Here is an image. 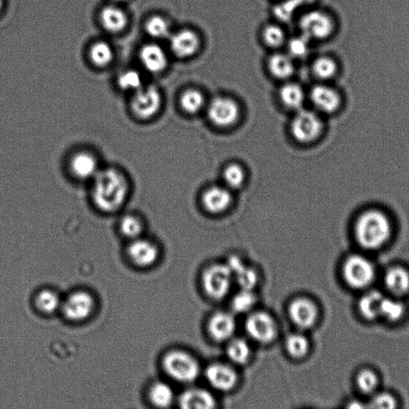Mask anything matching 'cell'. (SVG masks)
Instances as JSON below:
<instances>
[{"label": "cell", "instance_id": "6da1fadb", "mask_svg": "<svg viewBox=\"0 0 409 409\" xmlns=\"http://www.w3.org/2000/svg\"><path fill=\"white\" fill-rule=\"evenodd\" d=\"M90 183V199L99 211L111 214L120 211L131 195L130 179L117 166L102 168Z\"/></svg>", "mask_w": 409, "mask_h": 409}, {"label": "cell", "instance_id": "7a4b0ae2", "mask_svg": "<svg viewBox=\"0 0 409 409\" xmlns=\"http://www.w3.org/2000/svg\"><path fill=\"white\" fill-rule=\"evenodd\" d=\"M392 222L385 211L379 208L364 209L354 224L355 239L359 246L369 250L380 249L392 235Z\"/></svg>", "mask_w": 409, "mask_h": 409}, {"label": "cell", "instance_id": "3957f363", "mask_svg": "<svg viewBox=\"0 0 409 409\" xmlns=\"http://www.w3.org/2000/svg\"><path fill=\"white\" fill-rule=\"evenodd\" d=\"M344 281L353 289H363L373 284L376 268L369 258L360 255L348 256L343 264Z\"/></svg>", "mask_w": 409, "mask_h": 409}, {"label": "cell", "instance_id": "277c9868", "mask_svg": "<svg viewBox=\"0 0 409 409\" xmlns=\"http://www.w3.org/2000/svg\"><path fill=\"white\" fill-rule=\"evenodd\" d=\"M163 369L172 379L190 383L198 378L200 367L195 358L181 351H173L165 355Z\"/></svg>", "mask_w": 409, "mask_h": 409}, {"label": "cell", "instance_id": "5b68a950", "mask_svg": "<svg viewBox=\"0 0 409 409\" xmlns=\"http://www.w3.org/2000/svg\"><path fill=\"white\" fill-rule=\"evenodd\" d=\"M161 102L163 98L158 88L153 85H144L131 95L130 110L136 120L146 122L158 114Z\"/></svg>", "mask_w": 409, "mask_h": 409}, {"label": "cell", "instance_id": "8992f818", "mask_svg": "<svg viewBox=\"0 0 409 409\" xmlns=\"http://www.w3.org/2000/svg\"><path fill=\"white\" fill-rule=\"evenodd\" d=\"M70 175L79 182H90L102 166L99 156L93 150L80 149L70 155L67 161Z\"/></svg>", "mask_w": 409, "mask_h": 409}, {"label": "cell", "instance_id": "52a82bcc", "mask_svg": "<svg viewBox=\"0 0 409 409\" xmlns=\"http://www.w3.org/2000/svg\"><path fill=\"white\" fill-rule=\"evenodd\" d=\"M324 129L321 118L314 111L300 110L291 123L293 136L300 143H308L319 138Z\"/></svg>", "mask_w": 409, "mask_h": 409}, {"label": "cell", "instance_id": "ba28073f", "mask_svg": "<svg viewBox=\"0 0 409 409\" xmlns=\"http://www.w3.org/2000/svg\"><path fill=\"white\" fill-rule=\"evenodd\" d=\"M233 281L227 264L214 265L204 272L202 284L205 291L214 299L223 298L229 293Z\"/></svg>", "mask_w": 409, "mask_h": 409}, {"label": "cell", "instance_id": "9c48e42d", "mask_svg": "<svg viewBox=\"0 0 409 409\" xmlns=\"http://www.w3.org/2000/svg\"><path fill=\"white\" fill-rule=\"evenodd\" d=\"M298 26L300 34L310 40H325L333 30L330 16L319 10H312L301 15Z\"/></svg>", "mask_w": 409, "mask_h": 409}, {"label": "cell", "instance_id": "30bf717a", "mask_svg": "<svg viewBox=\"0 0 409 409\" xmlns=\"http://www.w3.org/2000/svg\"><path fill=\"white\" fill-rule=\"evenodd\" d=\"M95 304L93 295L81 290L70 294L62 303L61 310L67 319L82 321L93 314Z\"/></svg>", "mask_w": 409, "mask_h": 409}, {"label": "cell", "instance_id": "8fae6325", "mask_svg": "<svg viewBox=\"0 0 409 409\" xmlns=\"http://www.w3.org/2000/svg\"><path fill=\"white\" fill-rule=\"evenodd\" d=\"M168 39L171 52L179 58L195 56L201 49V37L191 29H182L173 32Z\"/></svg>", "mask_w": 409, "mask_h": 409}, {"label": "cell", "instance_id": "7c38bea8", "mask_svg": "<svg viewBox=\"0 0 409 409\" xmlns=\"http://www.w3.org/2000/svg\"><path fill=\"white\" fill-rule=\"evenodd\" d=\"M246 330L249 336L257 342H271L277 335V326L273 317L265 312H256L247 319Z\"/></svg>", "mask_w": 409, "mask_h": 409}, {"label": "cell", "instance_id": "4fadbf2b", "mask_svg": "<svg viewBox=\"0 0 409 409\" xmlns=\"http://www.w3.org/2000/svg\"><path fill=\"white\" fill-rule=\"evenodd\" d=\"M207 114L214 125L227 127L238 120L240 110L238 104L232 99L216 97L209 104Z\"/></svg>", "mask_w": 409, "mask_h": 409}, {"label": "cell", "instance_id": "5bb4252c", "mask_svg": "<svg viewBox=\"0 0 409 409\" xmlns=\"http://www.w3.org/2000/svg\"><path fill=\"white\" fill-rule=\"evenodd\" d=\"M289 314L294 324L300 329H310L319 319V310L311 300L305 298L295 299L289 306Z\"/></svg>", "mask_w": 409, "mask_h": 409}, {"label": "cell", "instance_id": "9a60e30c", "mask_svg": "<svg viewBox=\"0 0 409 409\" xmlns=\"http://www.w3.org/2000/svg\"><path fill=\"white\" fill-rule=\"evenodd\" d=\"M310 98L316 109L325 114H333L340 109L342 104L340 93L326 84L314 86L310 90Z\"/></svg>", "mask_w": 409, "mask_h": 409}, {"label": "cell", "instance_id": "2e32d148", "mask_svg": "<svg viewBox=\"0 0 409 409\" xmlns=\"http://www.w3.org/2000/svg\"><path fill=\"white\" fill-rule=\"evenodd\" d=\"M127 255L134 265L147 268L157 261L159 250L154 242L140 236L131 241L127 248Z\"/></svg>", "mask_w": 409, "mask_h": 409}, {"label": "cell", "instance_id": "e0dca14e", "mask_svg": "<svg viewBox=\"0 0 409 409\" xmlns=\"http://www.w3.org/2000/svg\"><path fill=\"white\" fill-rule=\"evenodd\" d=\"M206 378L215 390L223 392L232 390L238 381L234 369L222 363L209 365L206 370Z\"/></svg>", "mask_w": 409, "mask_h": 409}, {"label": "cell", "instance_id": "ac0fdd59", "mask_svg": "<svg viewBox=\"0 0 409 409\" xmlns=\"http://www.w3.org/2000/svg\"><path fill=\"white\" fill-rule=\"evenodd\" d=\"M142 65L150 73L159 74L168 65V57L163 48L156 44L144 45L139 52Z\"/></svg>", "mask_w": 409, "mask_h": 409}, {"label": "cell", "instance_id": "d6986e66", "mask_svg": "<svg viewBox=\"0 0 409 409\" xmlns=\"http://www.w3.org/2000/svg\"><path fill=\"white\" fill-rule=\"evenodd\" d=\"M384 283L392 296L401 298L409 292V272L401 266H392L387 270Z\"/></svg>", "mask_w": 409, "mask_h": 409}, {"label": "cell", "instance_id": "ffe728a7", "mask_svg": "<svg viewBox=\"0 0 409 409\" xmlns=\"http://www.w3.org/2000/svg\"><path fill=\"white\" fill-rule=\"evenodd\" d=\"M232 202V195L227 188L212 186L203 193L202 203L209 212L222 213L227 209Z\"/></svg>", "mask_w": 409, "mask_h": 409}, {"label": "cell", "instance_id": "44dd1931", "mask_svg": "<svg viewBox=\"0 0 409 409\" xmlns=\"http://www.w3.org/2000/svg\"><path fill=\"white\" fill-rule=\"evenodd\" d=\"M236 329L234 316L225 312L215 314L209 321V335L215 341L224 342L233 336Z\"/></svg>", "mask_w": 409, "mask_h": 409}, {"label": "cell", "instance_id": "7402d4cb", "mask_svg": "<svg viewBox=\"0 0 409 409\" xmlns=\"http://www.w3.org/2000/svg\"><path fill=\"white\" fill-rule=\"evenodd\" d=\"M227 265L241 289L252 290L255 287L258 277L254 268L246 266L238 257H230Z\"/></svg>", "mask_w": 409, "mask_h": 409}, {"label": "cell", "instance_id": "603a6c76", "mask_svg": "<svg viewBox=\"0 0 409 409\" xmlns=\"http://www.w3.org/2000/svg\"><path fill=\"white\" fill-rule=\"evenodd\" d=\"M179 402L181 408L186 409H209L216 406V401L211 392L198 387L183 392Z\"/></svg>", "mask_w": 409, "mask_h": 409}, {"label": "cell", "instance_id": "cb8c5ba5", "mask_svg": "<svg viewBox=\"0 0 409 409\" xmlns=\"http://www.w3.org/2000/svg\"><path fill=\"white\" fill-rule=\"evenodd\" d=\"M100 21L107 31L118 33L126 29L128 18L125 10L111 5L101 10Z\"/></svg>", "mask_w": 409, "mask_h": 409}, {"label": "cell", "instance_id": "d4e9b609", "mask_svg": "<svg viewBox=\"0 0 409 409\" xmlns=\"http://www.w3.org/2000/svg\"><path fill=\"white\" fill-rule=\"evenodd\" d=\"M267 65L273 77L279 79L291 77L295 71L294 58L287 52L273 54L268 59Z\"/></svg>", "mask_w": 409, "mask_h": 409}, {"label": "cell", "instance_id": "484cf974", "mask_svg": "<svg viewBox=\"0 0 409 409\" xmlns=\"http://www.w3.org/2000/svg\"><path fill=\"white\" fill-rule=\"evenodd\" d=\"M384 297L376 290H371L360 298L358 310L364 319L374 321L380 319V306Z\"/></svg>", "mask_w": 409, "mask_h": 409}, {"label": "cell", "instance_id": "4316f807", "mask_svg": "<svg viewBox=\"0 0 409 409\" xmlns=\"http://www.w3.org/2000/svg\"><path fill=\"white\" fill-rule=\"evenodd\" d=\"M406 305L400 300V298L384 297L382 300L380 317L384 320L394 323L401 320L406 314Z\"/></svg>", "mask_w": 409, "mask_h": 409}, {"label": "cell", "instance_id": "83f0119b", "mask_svg": "<svg viewBox=\"0 0 409 409\" xmlns=\"http://www.w3.org/2000/svg\"><path fill=\"white\" fill-rule=\"evenodd\" d=\"M89 58L94 66L104 68L109 67L114 59V51L109 42L99 41L90 47Z\"/></svg>", "mask_w": 409, "mask_h": 409}, {"label": "cell", "instance_id": "f1b7e54d", "mask_svg": "<svg viewBox=\"0 0 409 409\" xmlns=\"http://www.w3.org/2000/svg\"><path fill=\"white\" fill-rule=\"evenodd\" d=\"M121 234L127 239L134 240L142 236L144 223L138 214L129 213L123 215L118 223Z\"/></svg>", "mask_w": 409, "mask_h": 409}, {"label": "cell", "instance_id": "f546056e", "mask_svg": "<svg viewBox=\"0 0 409 409\" xmlns=\"http://www.w3.org/2000/svg\"><path fill=\"white\" fill-rule=\"evenodd\" d=\"M280 99L290 109H300L305 101L303 88L297 83H287L280 90Z\"/></svg>", "mask_w": 409, "mask_h": 409}, {"label": "cell", "instance_id": "4dcf8cb0", "mask_svg": "<svg viewBox=\"0 0 409 409\" xmlns=\"http://www.w3.org/2000/svg\"><path fill=\"white\" fill-rule=\"evenodd\" d=\"M149 396L153 405L159 408H168L170 406L175 399L174 391L172 387L165 382H156L150 387Z\"/></svg>", "mask_w": 409, "mask_h": 409}, {"label": "cell", "instance_id": "1f68e13d", "mask_svg": "<svg viewBox=\"0 0 409 409\" xmlns=\"http://www.w3.org/2000/svg\"><path fill=\"white\" fill-rule=\"evenodd\" d=\"M262 39L268 47L278 49L287 44V34L281 26L270 24L264 26L262 31Z\"/></svg>", "mask_w": 409, "mask_h": 409}, {"label": "cell", "instance_id": "d6a6232c", "mask_svg": "<svg viewBox=\"0 0 409 409\" xmlns=\"http://www.w3.org/2000/svg\"><path fill=\"white\" fill-rule=\"evenodd\" d=\"M117 84L118 88L131 95L145 85L141 74L134 69L126 70L118 75Z\"/></svg>", "mask_w": 409, "mask_h": 409}, {"label": "cell", "instance_id": "836d02e7", "mask_svg": "<svg viewBox=\"0 0 409 409\" xmlns=\"http://www.w3.org/2000/svg\"><path fill=\"white\" fill-rule=\"evenodd\" d=\"M62 303L58 294L50 289L42 290L35 299L37 308L46 314H51L61 309Z\"/></svg>", "mask_w": 409, "mask_h": 409}, {"label": "cell", "instance_id": "e575fe53", "mask_svg": "<svg viewBox=\"0 0 409 409\" xmlns=\"http://www.w3.org/2000/svg\"><path fill=\"white\" fill-rule=\"evenodd\" d=\"M145 29L150 37L157 40L166 39L172 33L169 21L161 15H153L149 18Z\"/></svg>", "mask_w": 409, "mask_h": 409}, {"label": "cell", "instance_id": "d590c367", "mask_svg": "<svg viewBox=\"0 0 409 409\" xmlns=\"http://www.w3.org/2000/svg\"><path fill=\"white\" fill-rule=\"evenodd\" d=\"M356 385L362 394L372 396L378 389V376L372 369L360 370L356 376Z\"/></svg>", "mask_w": 409, "mask_h": 409}, {"label": "cell", "instance_id": "8d00e7d4", "mask_svg": "<svg viewBox=\"0 0 409 409\" xmlns=\"http://www.w3.org/2000/svg\"><path fill=\"white\" fill-rule=\"evenodd\" d=\"M304 6L301 0H281L273 8L274 17L281 22H289L291 20L298 10Z\"/></svg>", "mask_w": 409, "mask_h": 409}, {"label": "cell", "instance_id": "74e56055", "mask_svg": "<svg viewBox=\"0 0 409 409\" xmlns=\"http://www.w3.org/2000/svg\"><path fill=\"white\" fill-rule=\"evenodd\" d=\"M250 347L244 339L234 338L227 346V355L234 363L242 364L247 362L250 356Z\"/></svg>", "mask_w": 409, "mask_h": 409}, {"label": "cell", "instance_id": "f35d334b", "mask_svg": "<svg viewBox=\"0 0 409 409\" xmlns=\"http://www.w3.org/2000/svg\"><path fill=\"white\" fill-rule=\"evenodd\" d=\"M285 348L290 356L297 359L303 358L308 353L310 342L308 339L300 333H293L287 338Z\"/></svg>", "mask_w": 409, "mask_h": 409}, {"label": "cell", "instance_id": "ab89813d", "mask_svg": "<svg viewBox=\"0 0 409 409\" xmlns=\"http://www.w3.org/2000/svg\"><path fill=\"white\" fill-rule=\"evenodd\" d=\"M312 70L316 78L329 80L335 77L337 72V66L331 58L321 56L315 59Z\"/></svg>", "mask_w": 409, "mask_h": 409}, {"label": "cell", "instance_id": "60d3db41", "mask_svg": "<svg viewBox=\"0 0 409 409\" xmlns=\"http://www.w3.org/2000/svg\"><path fill=\"white\" fill-rule=\"evenodd\" d=\"M180 104L182 109L186 112L189 114H195L203 106V95L195 89L187 90L181 96Z\"/></svg>", "mask_w": 409, "mask_h": 409}, {"label": "cell", "instance_id": "b9f144b4", "mask_svg": "<svg viewBox=\"0 0 409 409\" xmlns=\"http://www.w3.org/2000/svg\"><path fill=\"white\" fill-rule=\"evenodd\" d=\"M310 41L306 37L300 34L287 40L284 46L287 47L289 55L294 59L303 58L309 54Z\"/></svg>", "mask_w": 409, "mask_h": 409}, {"label": "cell", "instance_id": "7bdbcfd3", "mask_svg": "<svg viewBox=\"0 0 409 409\" xmlns=\"http://www.w3.org/2000/svg\"><path fill=\"white\" fill-rule=\"evenodd\" d=\"M225 184L230 189L239 188L245 181V171L239 164H230L223 170Z\"/></svg>", "mask_w": 409, "mask_h": 409}, {"label": "cell", "instance_id": "ee69618b", "mask_svg": "<svg viewBox=\"0 0 409 409\" xmlns=\"http://www.w3.org/2000/svg\"><path fill=\"white\" fill-rule=\"evenodd\" d=\"M256 303V298L252 290L241 289L232 300V307L236 313L243 314L250 310Z\"/></svg>", "mask_w": 409, "mask_h": 409}, {"label": "cell", "instance_id": "f6af8a7d", "mask_svg": "<svg viewBox=\"0 0 409 409\" xmlns=\"http://www.w3.org/2000/svg\"><path fill=\"white\" fill-rule=\"evenodd\" d=\"M396 398L387 392H375L368 403V407L376 409H392L396 407Z\"/></svg>", "mask_w": 409, "mask_h": 409}, {"label": "cell", "instance_id": "bcb514c9", "mask_svg": "<svg viewBox=\"0 0 409 409\" xmlns=\"http://www.w3.org/2000/svg\"><path fill=\"white\" fill-rule=\"evenodd\" d=\"M316 0H301V2H303L304 5L313 3Z\"/></svg>", "mask_w": 409, "mask_h": 409}, {"label": "cell", "instance_id": "7dc6e473", "mask_svg": "<svg viewBox=\"0 0 409 409\" xmlns=\"http://www.w3.org/2000/svg\"><path fill=\"white\" fill-rule=\"evenodd\" d=\"M3 8V0H0V13H1Z\"/></svg>", "mask_w": 409, "mask_h": 409}, {"label": "cell", "instance_id": "c3c4849f", "mask_svg": "<svg viewBox=\"0 0 409 409\" xmlns=\"http://www.w3.org/2000/svg\"><path fill=\"white\" fill-rule=\"evenodd\" d=\"M113 1H115V2H117V3H121V2L126 1V0H113Z\"/></svg>", "mask_w": 409, "mask_h": 409}]
</instances>
